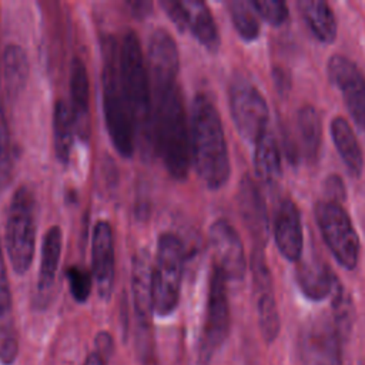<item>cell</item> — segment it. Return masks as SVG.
<instances>
[{"label":"cell","instance_id":"ffe728a7","mask_svg":"<svg viewBox=\"0 0 365 365\" xmlns=\"http://www.w3.org/2000/svg\"><path fill=\"white\" fill-rule=\"evenodd\" d=\"M63 250V232L58 225L50 227L41 241L40 251V268L37 277L36 287V298L34 302L37 308L47 307L50 301V295L54 287L57 269L60 265Z\"/></svg>","mask_w":365,"mask_h":365},{"label":"cell","instance_id":"277c9868","mask_svg":"<svg viewBox=\"0 0 365 365\" xmlns=\"http://www.w3.org/2000/svg\"><path fill=\"white\" fill-rule=\"evenodd\" d=\"M120 44L113 36H107L101 43L103 70H101V98L103 115L110 141L118 155L128 160L135 150V130L133 117L124 96L120 64H118Z\"/></svg>","mask_w":365,"mask_h":365},{"label":"cell","instance_id":"30bf717a","mask_svg":"<svg viewBox=\"0 0 365 365\" xmlns=\"http://www.w3.org/2000/svg\"><path fill=\"white\" fill-rule=\"evenodd\" d=\"M230 329V305L227 297V278L212 264L208 284L205 319L200 338L198 356L202 364L208 362L224 344Z\"/></svg>","mask_w":365,"mask_h":365},{"label":"cell","instance_id":"7a4b0ae2","mask_svg":"<svg viewBox=\"0 0 365 365\" xmlns=\"http://www.w3.org/2000/svg\"><path fill=\"white\" fill-rule=\"evenodd\" d=\"M191 163L210 190L224 187L231 174L228 147L220 113L207 93H197L190 114Z\"/></svg>","mask_w":365,"mask_h":365},{"label":"cell","instance_id":"2e32d148","mask_svg":"<svg viewBox=\"0 0 365 365\" xmlns=\"http://www.w3.org/2000/svg\"><path fill=\"white\" fill-rule=\"evenodd\" d=\"M131 299L137 332H153V258L147 248H140L131 262Z\"/></svg>","mask_w":365,"mask_h":365},{"label":"cell","instance_id":"3957f363","mask_svg":"<svg viewBox=\"0 0 365 365\" xmlns=\"http://www.w3.org/2000/svg\"><path fill=\"white\" fill-rule=\"evenodd\" d=\"M120 78L133 117L135 141L147 155L154 153L153 144V91L148 67L141 43L134 30H128L118 50Z\"/></svg>","mask_w":365,"mask_h":365},{"label":"cell","instance_id":"44dd1931","mask_svg":"<svg viewBox=\"0 0 365 365\" xmlns=\"http://www.w3.org/2000/svg\"><path fill=\"white\" fill-rule=\"evenodd\" d=\"M19 355V336L13 315V298L4 254L0 244V364L13 365Z\"/></svg>","mask_w":365,"mask_h":365},{"label":"cell","instance_id":"1f68e13d","mask_svg":"<svg viewBox=\"0 0 365 365\" xmlns=\"http://www.w3.org/2000/svg\"><path fill=\"white\" fill-rule=\"evenodd\" d=\"M66 278L73 299L78 304L87 302L93 288V275L80 265H71L66 269Z\"/></svg>","mask_w":365,"mask_h":365},{"label":"cell","instance_id":"f1b7e54d","mask_svg":"<svg viewBox=\"0 0 365 365\" xmlns=\"http://www.w3.org/2000/svg\"><path fill=\"white\" fill-rule=\"evenodd\" d=\"M297 134L301 154L311 163L318 158L321 147V118L315 107L305 104L297 113Z\"/></svg>","mask_w":365,"mask_h":365},{"label":"cell","instance_id":"484cf974","mask_svg":"<svg viewBox=\"0 0 365 365\" xmlns=\"http://www.w3.org/2000/svg\"><path fill=\"white\" fill-rule=\"evenodd\" d=\"M299 11L312 34L322 43H332L336 37V20L331 6L324 0H299Z\"/></svg>","mask_w":365,"mask_h":365},{"label":"cell","instance_id":"5bb4252c","mask_svg":"<svg viewBox=\"0 0 365 365\" xmlns=\"http://www.w3.org/2000/svg\"><path fill=\"white\" fill-rule=\"evenodd\" d=\"M147 67L151 91L178 83V47L174 37L163 27L155 29L148 37Z\"/></svg>","mask_w":365,"mask_h":365},{"label":"cell","instance_id":"7402d4cb","mask_svg":"<svg viewBox=\"0 0 365 365\" xmlns=\"http://www.w3.org/2000/svg\"><path fill=\"white\" fill-rule=\"evenodd\" d=\"M297 284L301 292L312 301H321L332 295L339 285L332 269L319 259H305L297 268Z\"/></svg>","mask_w":365,"mask_h":365},{"label":"cell","instance_id":"5b68a950","mask_svg":"<svg viewBox=\"0 0 365 365\" xmlns=\"http://www.w3.org/2000/svg\"><path fill=\"white\" fill-rule=\"evenodd\" d=\"M37 202L33 191L27 185L19 187L7 210L4 244L6 254L13 271L24 275L34 259L37 234Z\"/></svg>","mask_w":365,"mask_h":365},{"label":"cell","instance_id":"ac0fdd59","mask_svg":"<svg viewBox=\"0 0 365 365\" xmlns=\"http://www.w3.org/2000/svg\"><path fill=\"white\" fill-rule=\"evenodd\" d=\"M70 98L71 115L74 121L76 135L83 144L90 138V80L84 61L80 57H73L70 63Z\"/></svg>","mask_w":365,"mask_h":365},{"label":"cell","instance_id":"e0dca14e","mask_svg":"<svg viewBox=\"0 0 365 365\" xmlns=\"http://www.w3.org/2000/svg\"><path fill=\"white\" fill-rule=\"evenodd\" d=\"M238 210L248 232L255 242L254 248H262L269 232L268 214L262 194L248 174H245L240 181Z\"/></svg>","mask_w":365,"mask_h":365},{"label":"cell","instance_id":"9c48e42d","mask_svg":"<svg viewBox=\"0 0 365 365\" xmlns=\"http://www.w3.org/2000/svg\"><path fill=\"white\" fill-rule=\"evenodd\" d=\"M346 335L332 315H321L309 321L298 339L301 364L342 365V341Z\"/></svg>","mask_w":365,"mask_h":365},{"label":"cell","instance_id":"836d02e7","mask_svg":"<svg viewBox=\"0 0 365 365\" xmlns=\"http://www.w3.org/2000/svg\"><path fill=\"white\" fill-rule=\"evenodd\" d=\"M160 6L167 17L173 21L174 27L180 33H184L187 30V11L184 3L175 0H161Z\"/></svg>","mask_w":365,"mask_h":365},{"label":"cell","instance_id":"8d00e7d4","mask_svg":"<svg viewBox=\"0 0 365 365\" xmlns=\"http://www.w3.org/2000/svg\"><path fill=\"white\" fill-rule=\"evenodd\" d=\"M127 6L130 7V11L138 17V19H144L147 17L151 10H153V3L151 1H144V0H134V1H128Z\"/></svg>","mask_w":365,"mask_h":365},{"label":"cell","instance_id":"9a60e30c","mask_svg":"<svg viewBox=\"0 0 365 365\" xmlns=\"http://www.w3.org/2000/svg\"><path fill=\"white\" fill-rule=\"evenodd\" d=\"M91 275L101 299L108 301L114 289L115 248L113 228L108 221L96 222L91 235Z\"/></svg>","mask_w":365,"mask_h":365},{"label":"cell","instance_id":"d6a6232c","mask_svg":"<svg viewBox=\"0 0 365 365\" xmlns=\"http://www.w3.org/2000/svg\"><path fill=\"white\" fill-rule=\"evenodd\" d=\"M254 10L271 26H281L288 19V6L282 0H254Z\"/></svg>","mask_w":365,"mask_h":365},{"label":"cell","instance_id":"4fadbf2b","mask_svg":"<svg viewBox=\"0 0 365 365\" xmlns=\"http://www.w3.org/2000/svg\"><path fill=\"white\" fill-rule=\"evenodd\" d=\"M251 271L259 329L264 339L267 342H271L277 338L279 332V315L274 297L271 272L265 262L262 248H254L251 255Z\"/></svg>","mask_w":365,"mask_h":365},{"label":"cell","instance_id":"52a82bcc","mask_svg":"<svg viewBox=\"0 0 365 365\" xmlns=\"http://www.w3.org/2000/svg\"><path fill=\"white\" fill-rule=\"evenodd\" d=\"M315 220L334 258L345 269H354L359 258V237L345 208L322 200L315 205Z\"/></svg>","mask_w":365,"mask_h":365},{"label":"cell","instance_id":"8fae6325","mask_svg":"<svg viewBox=\"0 0 365 365\" xmlns=\"http://www.w3.org/2000/svg\"><path fill=\"white\" fill-rule=\"evenodd\" d=\"M214 265L221 269L227 281H240L245 275L247 259L242 241L237 230L224 218L215 220L208 231Z\"/></svg>","mask_w":365,"mask_h":365},{"label":"cell","instance_id":"d6986e66","mask_svg":"<svg viewBox=\"0 0 365 365\" xmlns=\"http://www.w3.org/2000/svg\"><path fill=\"white\" fill-rule=\"evenodd\" d=\"M274 238L281 255L298 261L302 254L304 235L299 210L289 198L282 200L274 218Z\"/></svg>","mask_w":365,"mask_h":365},{"label":"cell","instance_id":"f546056e","mask_svg":"<svg viewBox=\"0 0 365 365\" xmlns=\"http://www.w3.org/2000/svg\"><path fill=\"white\" fill-rule=\"evenodd\" d=\"M228 13L238 36L245 41H254L259 36L258 14L251 1L232 0L228 3Z\"/></svg>","mask_w":365,"mask_h":365},{"label":"cell","instance_id":"d590c367","mask_svg":"<svg viewBox=\"0 0 365 365\" xmlns=\"http://www.w3.org/2000/svg\"><path fill=\"white\" fill-rule=\"evenodd\" d=\"M96 351L103 356L107 358L113 352V338L108 332L101 331L96 335Z\"/></svg>","mask_w":365,"mask_h":365},{"label":"cell","instance_id":"4dcf8cb0","mask_svg":"<svg viewBox=\"0 0 365 365\" xmlns=\"http://www.w3.org/2000/svg\"><path fill=\"white\" fill-rule=\"evenodd\" d=\"M13 173V148L6 114L0 107V191L7 185Z\"/></svg>","mask_w":365,"mask_h":365},{"label":"cell","instance_id":"7c38bea8","mask_svg":"<svg viewBox=\"0 0 365 365\" xmlns=\"http://www.w3.org/2000/svg\"><path fill=\"white\" fill-rule=\"evenodd\" d=\"M329 81L341 90L345 106L356 123L365 131V77L349 58L332 56L327 66Z\"/></svg>","mask_w":365,"mask_h":365},{"label":"cell","instance_id":"6da1fadb","mask_svg":"<svg viewBox=\"0 0 365 365\" xmlns=\"http://www.w3.org/2000/svg\"><path fill=\"white\" fill-rule=\"evenodd\" d=\"M153 144L170 177L185 181L191 164L190 118L178 83L153 91Z\"/></svg>","mask_w":365,"mask_h":365},{"label":"cell","instance_id":"e575fe53","mask_svg":"<svg viewBox=\"0 0 365 365\" xmlns=\"http://www.w3.org/2000/svg\"><path fill=\"white\" fill-rule=\"evenodd\" d=\"M325 194L327 201H334L341 204L345 200V185L338 175H329L325 181Z\"/></svg>","mask_w":365,"mask_h":365},{"label":"cell","instance_id":"cb8c5ba5","mask_svg":"<svg viewBox=\"0 0 365 365\" xmlns=\"http://www.w3.org/2000/svg\"><path fill=\"white\" fill-rule=\"evenodd\" d=\"M331 135L335 148L349 174L359 177L364 168V155L349 123L344 117H335L331 123Z\"/></svg>","mask_w":365,"mask_h":365},{"label":"cell","instance_id":"74e56055","mask_svg":"<svg viewBox=\"0 0 365 365\" xmlns=\"http://www.w3.org/2000/svg\"><path fill=\"white\" fill-rule=\"evenodd\" d=\"M84 365H106V358H103L97 351H93L87 355Z\"/></svg>","mask_w":365,"mask_h":365},{"label":"cell","instance_id":"8992f818","mask_svg":"<svg viewBox=\"0 0 365 365\" xmlns=\"http://www.w3.org/2000/svg\"><path fill=\"white\" fill-rule=\"evenodd\" d=\"M185 268V248L177 234L164 231L158 235L153 262V302L157 317L171 315L180 302Z\"/></svg>","mask_w":365,"mask_h":365},{"label":"cell","instance_id":"d4e9b609","mask_svg":"<svg viewBox=\"0 0 365 365\" xmlns=\"http://www.w3.org/2000/svg\"><path fill=\"white\" fill-rule=\"evenodd\" d=\"M3 76L9 98L16 100L26 88L29 78V57L20 44H6L3 50Z\"/></svg>","mask_w":365,"mask_h":365},{"label":"cell","instance_id":"4316f807","mask_svg":"<svg viewBox=\"0 0 365 365\" xmlns=\"http://www.w3.org/2000/svg\"><path fill=\"white\" fill-rule=\"evenodd\" d=\"M254 170L257 177L268 184H275L281 177V154L275 137L267 130L254 143Z\"/></svg>","mask_w":365,"mask_h":365},{"label":"cell","instance_id":"83f0119b","mask_svg":"<svg viewBox=\"0 0 365 365\" xmlns=\"http://www.w3.org/2000/svg\"><path fill=\"white\" fill-rule=\"evenodd\" d=\"M76 130L71 110L64 100H57L53 108V144L57 161L67 165L71 155Z\"/></svg>","mask_w":365,"mask_h":365},{"label":"cell","instance_id":"603a6c76","mask_svg":"<svg viewBox=\"0 0 365 365\" xmlns=\"http://www.w3.org/2000/svg\"><path fill=\"white\" fill-rule=\"evenodd\" d=\"M187 11V30L195 40L210 53H217L221 44L218 29L211 10L204 1L187 0L182 1Z\"/></svg>","mask_w":365,"mask_h":365},{"label":"cell","instance_id":"ba28073f","mask_svg":"<svg viewBox=\"0 0 365 365\" xmlns=\"http://www.w3.org/2000/svg\"><path fill=\"white\" fill-rule=\"evenodd\" d=\"M231 118L240 135L255 143L268 130V106L259 90L245 77H235L228 90Z\"/></svg>","mask_w":365,"mask_h":365}]
</instances>
